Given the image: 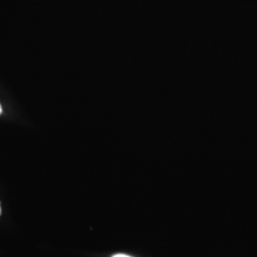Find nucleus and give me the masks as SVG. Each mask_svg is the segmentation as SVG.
I'll return each instance as SVG.
<instances>
[{
  "label": "nucleus",
  "instance_id": "obj_3",
  "mask_svg": "<svg viewBox=\"0 0 257 257\" xmlns=\"http://www.w3.org/2000/svg\"><path fill=\"white\" fill-rule=\"evenodd\" d=\"M0 213H1V208H0Z\"/></svg>",
  "mask_w": 257,
  "mask_h": 257
},
{
  "label": "nucleus",
  "instance_id": "obj_2",
  "mask_svg": "<svg viewBox=\"0 0 257 257\" xmlns=\"http://www.w3.org/2000/svg\"><path fill=\"white\" fill-rule=\"evenodd\" d=\"M1 112H2V108H1V105H0V114H1Z\"/></svg>",
  "mask_w": 257,
  "mask_h": 257
},
{
  "label": "nucleus",
  "instance_id": "obj_1",
  "mask_svg": "<svg viewBox=\"0 0 257 257\" xmlns=\"http://www.w3.org/2000/svg\"><path fill=\"white\" fill-rule=\"evenodd\" d=\"M112 257H132L128 256V255H126V254H115V255H113Z\"/></svg>",
  "mask_w": 257,
  "mask_h": 257
}]
</instances>
